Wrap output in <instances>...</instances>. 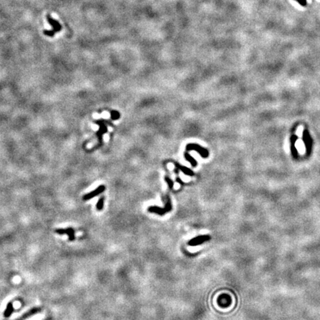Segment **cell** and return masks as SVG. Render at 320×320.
Wrapping results in <instances>:
<instances>
[{
	"label": "cell",
	"instance_id": "1",
	"mask_svg": "<svg viewBox=\"0 0 320 320\" xmlns=\"http://www.w3.org/2000/svg\"><path fill=\"white\" fill-rule=\"evenodd\" d=\"M148 211L150 213H155V214H157L159 215H164L166 213L170 212L172 210V205L171 203H170V199L168 197H167V202L166 203L165 206L164 208H159L157 206H150V208H148Z\"/></svg>",
	"mask_w": 320,
	"mask_h": 320
},
{
	"label": "cell",
	"instance_id": "2",
	"mask_svg": "<svg viewBox=\"0 0 320 320\" xmlns=\"http://www.w3.org/2000/svg\"><path fill=\"white\" fill-rule=\"evenodd\" d=\"M186 150H187V151H188V150H197L199 153L200 156L203 158H207L209 156L208 150L205 148H202L200 145H197V144H189L186 147Z\"/></svg>",
	"mask_w": 320,
	"mask_h": 320
},
{
	"label": "cell",
	"instance_id": "3",
	"mask_svg": "<svg viewBox=\"0 0 320 320\" xmlns=\"http://www.w3.org/2000/svg\"><path fill=\"white\" fill-rule=\"evenodd\" d=\"M211 239V236H208V235H203V236H199L197 237L194 238V239H191V240L188 242V245H191V246H197V245H201V244L204 243L205 242L207 241H209Z\"/></svg>",
	"mask_w": 320,
	"mask_h": 320
},
{
	"label": "cell",
	"instance_id": "4",
	"mask_svg": "<svg viewBox=\"0 0 320 320\" xmlns=\"http://www.w3.org/2000/svg\"><path fill=\"white\" fill-rule=\"evenodd\" d=\"M47 20L49 22V24L50 25V26L52 27V30L54 32L57 33V32H60L62 30V25H60V22L56 21V19H53V18L50 16V15L48 14L47 15Z\"/></svg>",
	"mask_w": 320,
	"mask_h": 320
},
{
	"label": "cell",
	"instance_id": "5",
	"mask_svg": "<svg viewBox=\"0 0 320 320\" xmlns=\"http://www.w3.org/2000/svg\"><path fill=\"white\" fill-rule=\"evenodd\" d=\"M105 190V187L104 185L99 186V187H97L96 190L91 191V192L89 193V194H87L86 195H84V197H83V199H84V200L91 199L94 198V197H96V196L99 195V194H100L101 193L103 192Z\"/></svg>",
	"mask_w": 320,
	"mask_h": 320
},
{
	"label": "cell",
	"instance_id": "6",
	"mask_svg": "<svg viewBox=\"0 0 320 320\" xmlns=\"http://www.w3.org/2000/svg\"><path fill=\"white\" fill-rule=\"evenodd\" d=\"M56 232L58 233H60V234L68 235L69 239H70V241L74 240V239H75V237H74V229H72V228H67V229H65V230L64 229L56 230Z\"/></svg>",
	"mask_w": 320,
	"mask_h": 320
},
{
	"label": "cell",
	"instance_id": "7",
	"mask_svg": "<svg viewBox=\"0 0 320 320\" xmlns=\"http://www.w3.org/2000/svg\"><path fill=\"white\" fill-rule=\"evenodd\" d=\"M96 123L99 124V126H100V128L99 130V131L96 133V135L98 136L99 137V142L101 143V142H102V139H101V136L104 134V133H105L107 132V128L106 126H105V124H103V122H101V121H96Z\"/></svg>",
	"mask_w": 320,
	"mask_h": 320
},
{
	"label": "cell",
	"instance_id": "8",
	"mask_svg": "<svg viewBox=\"0 0 320 320\" xmlns=\"http://www.w3.org/2000/svg\"><path fill=\"white\" fill-rule=\"evenodd\" d=\"M175 165L177 166V167L178 168V170H179V169H180V170H181L182 171L183 173H184V174H186V175L191 176V177L194 175V171H193L192 170H191L190 168H187V167H184V166L178 164V163H175Z\"/></svg>",
	"mask_w": 320,
	"mask_h": 320
},
{
	"label": "cell",
	"instance_id": "9",
	"mask_svg": "<svg viewBox=\"0 0 320 320\" xmlns=\"http://www.w3.org/2000/svg\"><path fill=\"white\" fill-rule=\"evenodd\" d=\"M184 157H185L186 160H187V161L191 162V165H192L193 167H196V166L197 165V162L196 161L195 159H194V158H193L192 156H190V154H189L187 152H185V153H184Z\"/></svg>",
	"mask_w": 320,
	"mask_h": 320
},
{
	"label": "cell",
	"instance_id": "10",
	"mask_svg": "<svg viewBox=\"0 0 320 320\" xmlns=\"http://www.w3.org/2000/svg\"><path fill=\"white\" fill-rule=\"evenodd\" d=\"M13 311V304H11V303H9V304H8V308H7L6 311H5V316H9L11 314V313H12Z\"/></svg>",
	"mask_w": 320,
	"mask_h": 320
},
{
	"label": "cell",
	"instance_id": "11",
	"mask_svg": "<svg viewBox=\"0 0 320 320\" xmlns=\"http://www.w3.org/2000/svg\"><path fill=\"white\" fill-rule=\"evenodd\" d=\"M103 206H104V198L102 197V198L100 199L99 200V202H97L96 204V208L98 211H101V210H102V208H103Z\"/></svg>",
	"mask_w": 320,
	"mask_h": 320
},
{
	"label": "cell",
	"instance_id": "12",
	"mask_svg": "<svg viewBox=\"0 0 320 320\" xmlns=\"http://www.w3.org/2000/svg\"><path fill=\"white\" fill-rule=\"evenodd\" d=\"M297 148H298L299 151L300 153H302V150H304V144H303V142H302V141L300 140L297 141Z\"/></svg>",
	"mask_w": 320,
	"mask_h": 320
},
{
	"label": "cell",
	"instance_id": "13",
	"mask_svg": "<svg viewBox=\"0 0 320 320\" xmlns=\"http://www.w3.org/2000/svg\"><path fill=\"white\" fill-rule=\"evenodd\" d=\"M43 33H44L45 35H46V36H50V37H53V36H54L55 33H56V32L53 31V30H50V31H48V30H45L44 31H43Z\"/></svg>",
	"mask_w": 320,
	"mask_h": 320
},
{
	"label": "cell",
	"instance_id": "14",
	"mask_svg": "<svg viewBox=\"0 0 320 320\" xmlns=\"http://www.w3.org/2000/svg\"><path fill=\"white\" fill-rule=\"evenodd\" d=\"M165 180L166 182L168 184L169 187H170V189L173 188V182L172 181L171 179L169 178L168 177H165Z\"/></svg>",
	"mask_w": 320,
	"mask_h": 320
},
{
	"label": "cell",
	"instance_id": "15",
	"mask_svg": "<svg viewBox=\"0 0 320 320\" xmlns=\"http://www.w3.org/2000/svg\"><path fill=\"white\" fill-rule=\"evenodd\" d=\"M119 116L120 115L117 111H112L111 112V119H114V120L118 119L119 118Z\"/></svg>",
	"mask_w": 320,
	"mask_h": 320
},
{
	"label": "cell",
	"instance_id": "16",
	"mask_svg": "<svg viewBox=\"0 0 320 320\" xmlns=\"http://www.w3.org/2000/svg\"><path fill=\"white\" fill-rule=\"evenodd\" d=\"M302 130H303V129H302V128H299L298 131H297V134L299 135V136H301L302 133Z\"/></svg>",
	"mask_w": 320,
	"mask_h": 320
},
{
	"label": "cell",
	"instance_id": "17",
	"mask_svg": "<svg viewBox=\"0 0 320 320\" xmlns=\"http://www.w3.org/2000/svg\"><path fill=\"white\" fill-rule=\"evenodd\" d=\"M177 182H180V184H182H182H184V183H183L182 182V180H180V179L179 178V177H177Z\"/></svg>",
	"mask_w": 320,
	"mask_h": 320
}]
</instances>
